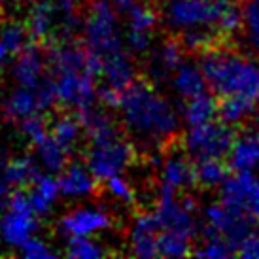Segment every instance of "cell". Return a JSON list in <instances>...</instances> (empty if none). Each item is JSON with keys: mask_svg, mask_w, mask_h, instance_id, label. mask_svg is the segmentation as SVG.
I'll return each mask as SVG.
<instances>
[{"mask_svg": "<svg viewBox=\"0 0 259 259\" xmlns=\"http://www.w3.org/2000/svg\"><path fill=\"white\" fill-rule=\"evenodd\" d=\"M4 2H6V0H0V8L4 6Z\"/></svg>", "mask_w": 259, "mask_h": 259, "instance_id": "39", "label": "cell"}, {"mask_svg": "<svg viewBox=\"0 0 259 259\" xmlns=\"http://www.w3.org/2000/svg\"><path fill=\"white\" fill-rule=\"evenodd\" d=\"M12 57H15V55L10 51V48H8L6 44L0 40V70H2V68L10 63V59H12Z\"/></svg>", "mask_w": 259, "mask_h": 259, "instance_id": "38", "label": "cell"}, {"mask_svg": "<svg viewBox=\"0 0 259 259\" xmlns=\"http://www.w3.org/2000/svg\"><path fill=\"white\" fill-rule=\"evenodd\" d=\"M242 38L250 51L259 55V0L242 2Z\"/></svg>", "mask_w": 259, "mask_h": 259, "instance_id": "28", "label": "cell"}, {"mask_svg": "<svg viewBox=\"0 0 259 259\" xmlns=\"http://www.w3.org/2000/svg\"><path fill=\"white\" fill-rule=\"evenodd\" d=\"M159 187L172 189L176 193H186L197 187L195 161L187 153H170L159 168Z\"/></svg>", "mask_w": 259, "mask_h": 259, "instance_id": "12", "label": "cell"}, {"mask_svg": "<svg viewBox=\"0 0 259 259\" xmlns=\"http://www.w3.org/2000/svg\"><path fill=\"white\" fill-rule=\"evenodd\" d=\"M161 235V225L153 212L138 214L129 231L131 253L137 257H159L157 242Z\"/></svg>", "mask_w": 259, "mask_h": 259, "instance_id": "13", "label": "cell"}, {"mask_svg": "<svg viewBox=\"0 0 259 259\" xmlns=\"http://www.w3.org/2000/svg\"><path fill=\"white\" fill-rule=\"evenodd\" d=\"M40 163L30 155H21V157L8 159L6 163V178L10 186L14 187H25L32 186L34 180L40 176Z\"/></svg>", "mask_w": 259, "mask_h": 259, "instance_id": "26", "label": "cell"}, {"mask_svg": "<svg viewBox=\"0 0 259 259\" xmlns=\"http://www.w3.org/2000/svg\"><path fill=\"white\" fill-rule=\"evenodd\" d=\"M95 184H97V178L93 176V172L79 163L65 166V170L61 172V178H59L61 195L70 197V199L91 195L95 191Z\"/></svg>", "mask_w": 259, "mask_h": 259, "instance_id": "19", "label": "cell"}, {"mask_svg": "<svg viewBox=\"0 0 259 259\" xmlns=\"http://www.w3.org/2000/svg\"><path fill=\"white\" fill-rule=\"evenodd\" d=\"M235 127L223 123L220 117L212 121L201 123L195 127H186L184 135V151L189 157L197 159L222 157L225 159L235 140Z\"/></svg>", "mask_w": 259, "mask_h": 259, "instance_id": "7", "label": "cell"}, {"mask_svg": "<svg viewBox=\"0 0 259 259\" xmlns=\"http://www.w3.org/2000/svg\"><path fill=\"white\" fill-rule=\"evenodd\" d=\"M186 48L180 38H168L151 53L150 74L153 79H170L174 70L186 59Z\"/></svg>", "mask_w": 259, "mask_h": 259, "instance_id": "17", "label": "cell"}, {"mask_svg": "<svg viewBox=\"0 0 259 259\" xmlns=\"http://www.w3.org/2000/svg\"><path fill=\"white\" fill-rule=\"evenodd\" d=\"M165 2L163 19L170 30L178 34L191 30L212 32L220 38L218 19L222 14V0H165Z\"/></svg>", "mask_w": 259, "mask_h": 259, "instance_id": "4", "label": "cell"}, {"mask_svg": "<svg viewBox=\"0 0 259 259\" xmlns=\"http://www.w3.org/2000/svg\"><path fill=\"white\" fill-rule=\"evenodd\" d=\"M66 255L74 259H97L106 255V250L91 237H72L68 238Z\"/></svg>", "mask_w": 259, "mask_h": 259, "instance_id": "29", "label": "cell"}, {"mask_svg": "<svg viewBox=\"0 0 259 259\" xmlns=\"http://www.w3.org/2000/svg\"><path fill=\"white\" fill-rule=\"evenodd\" d=\"M46 108H44L38 85L36 87L19 85L17 89H14L10 93V97L4 102V114L10 119H17V121H21V119L29 117V115L40 114Z\"/></svg>", "mask_w": 259, "mask_h": 259, "instance_id": "18", "label": "cell"}, {"mask_svg": "<svg viewBox=\"0 0 259 259\" xmlns=\"http://www.w3.org/2000/svg\"><path fill=\"white\" fill-rule=\"evenodd\" d=\"M19 250H21V255L25 259H51L57 255L50 246L46 244V242H42V240L36 237L29 238Z\"/></svg>", "mask_w": 259, "mask_h": 259, "instance_id": "34", "label": "cell"}, {"mask_svg": "<svg viewBox=\"0 0 259 259\" xmlns=\"http://www.w3.org/2000/svg\"><path fill=\"white\" fill-rule=\"evenodd\" d=\"M195 174H197V186L199 187L218 189L231 174V166L222 157L197 159L195 161Z\"/></svg>", "mask_w": 259, "mask_h": 259, "instance_id": "24", "label": "cell"}, {"mask_svg": "<svg viewBox=\"0 0 259 259\" xmlns=\"http://www.w3.org/2000/svg\"><path fill=\"white\" fill-rule=\"evenodd\" d=\"M222 2H225V0H222Z\"/></svg>", "mask_w": 259, "mask_h": 259, "instance_id": "40", "label": "cell"}, {"mask_svg": "<svg viewBox=\"0 0 259 259\" xmlns=\"http://www.w3.org/2000/svg\"><path fill=\"white\" fill-rule=\"evenodd\" d=\"M29 2H30V0H29Z\"/></svg>", "mask_w": 259, "mask_h": 259, "instance_id": "41", "label": "cell"}, {"mask_svg": "<svg viewBox=\"0 0 259 259\" xmlns=\"http://www.w3.org/2000/svg\"><path fill=\"white\" fill-rule=\"evenodd\" d=\"M237 255L244 259H259V233L253 231L252 235L242 240V244L238 246Z\"/></svg>", "mask_w": 259, "mask_h": 259, "instance_id": "35", "label": "cell"}, {"mask_svg": "<svg viewBox=\"0 0 259 259\" xmlns=\"http://www.w3.org/2000/svg\"><path fill=\"white\" fill-rule=\"evenodd\" d=\"M117 110L131 135L146 144H165L180 133V112L146 79L123 89Z\"/></svg>", "mask_w": 259, "mask_h": 259, "instance_id": "1", "label": "cell"}, {"mask_svg": "<svg viewBox=\"0 0 259 259\" xmlns=\"http://www.w3.org/2000/svg\"><path fill=\"white\" fill-rule=\"evenodd\" d=\"M21 131H23V135L30 140L32 146L36 144L38 140H42V138L50 133L48 127H46V121L40 117V114L29 115V117L21 119Z\"/></svg>", "mask_w": 259, "mask_h": 259, "instance_id": "33", "label": "cell"}, {"mask_svg": "<svg viewBox=\"0 0 259 259\" xmlns=\"http://www.w3.org/2000/svg\"><path fill=\"white\" fill-rule=\"evenodd\" d=\"M255 222L237 210L229 208L222 201L212 202L202 210L201 238H220L223 242L238 250L248 235L253 233Z\"/></svg>", "mask_w": 259, "mask_h": 259, "instance_id": "6", "label": "cell"}, {"mask_svg": "<svg viewBox=\"0 0 259 259\" xmlns=\"http://www.w3.org/2000/svg\"><path fill=\"white\" fill-rule=\"evenodd\" d=\"M36 216L38 214L30 204L29 193L23 189H15L14 193L10 195L6 210L0 218V238L8 246L21 248L36 233Z\"/></svg>", "mask_w": 259, "mask_h": 259, "instance_id": "8", "label": "cell"}, {"mask_svg": "<svg viewBox=\"0 0 259 259\" xmlns=\"http://www.w3.org/2000/svg\"><path fill=\"white\" fill-rule=\"evenodd\" d=\"M117 15L119 14L110 4V0H93L83 23L87 51L93 53L101 63L127 50L125 38L119 34Z\"/></svg>", "mask_w": 259, "mask_h": 259, "instance_id": "3", "label": "cell"}, {"mask_svg": "<svg viewBox=\"0 0 259 259\" xmlns=\"http://www.w3.org/2000/svg\"><path fill=\"white\" fill-rule=\"evenodd\" d=\"M27 193H29L30 204H32L34 212L38 216H46V214H50L51 206L59 199L61 186H59L57 178L51 176V172L40 174L34 180V184L30 186V191H27Z\"/></svg>", "mask_w": 259, "mask_h": 259, "instance_id": "22", "label": "cell"}, {"mask_svg": "<svg viewBox=\"0 0 259 259\" xmlns=\"http://www.w3.org/2000/svg\"><path fill=\"white\" fill-rule=\"evenodd\" d=\"M89 140L91 142L85 163L97 180H108L112 176L123 174L125 168L135 161V148L119 135V131L93 137Z\"/></svg>", "mask_w": 259, "mask_h": 259, "instance_id": "5", "label": "cell"}, {"mask_svg": "<svg viewBox=\"0 0 259 259\" xmlns=\"http://www.w3.org/2000/svg\"><path fill=\"white\" fill-rule=\"evenodd\" d=\"M104 186H106V191L114 197L115 201L123 202V204H127V206L135 204V201H137V199H135V189H133V186L123 178L121 174L104 180Z\"/></svg>", "mask_w": 259, "mask_h": 259, "instance_id": "32", "label": "cell"}, {"mask_svg": "<svg viewBox=\"0 0 259 259\" xmlns=\"http://www.w3.org/2000/svg\"><path fill=\"white\" fill-rule=\"evenodd\" d=\"M112 227V216L104 208L81 206L63 216L57 223L61 235L72 237H93L95 233H101Z\"/></svg>", "mask_w": 259, "mask_h": 259, "instance_id": "11", "label": "cell"}, {"mask_svg": "<svg viewBox=\"0 0 259 259\" xmlns=\"http://www.w3.org/2000/svg\"><path fill=\"white\" fill-rule=\"evenodd\" d=\"M231 170L237 172H257L259 170V133H240L235 137L227 153Z\"/></svg>", "mask_w": 259, "mask_h": 259, "instance_id": "14", "label": "cell"}, {"mask_svg": "<svg viewBox=\"0 0 259 259\" xmlns=\"http://www.w3.org/2000/svg\"><path fill=\"white\" fill-rule=\"evenodd\" d=\"M57 23L61 25L53 0H40L30 10L29 34L36 42H48L53 36V30L57 27Z\"/></svg>", "mask_w": 259, "mask_h": 259, "instance_id": "21", "label": "cell"}, {"mask_svg": "<svg viewBox=\"0 0 259 259\" xmlns=\"http://www.w3.org/2000/svg\"><path fill=\"white\" fill-rule=\"evenodd\" d=\"M255 102L242 97H222L218 101V117L231 127L242 125L246 119L253 117Z\"/></svg>", "mask_w": 259, "mask_h": 259, "instance_id": "25", "label": "cell"}, {"mask_svg": "<svg viewBox=\"0 0 259 259\" xmlns=\"http://www.w3.org/2000/svg\"><path fill=\"white\" fill-rule=\"evenodd\" d=\"M168 81H170L172 91L180 97L182 101H187L191 97H197V95L208 91V83H206L201 63L187 61V59L182 61V65L174 70Z\"/></svg>", "mask_w": 259, "mask_h": 259, "instance_id": "16", "label": "cell"}, {"mask_svg": "<svg viewBox=\"0 0 259 259\" xmlns=\"http://www.w3.org/2000/svg\"><path fill=\"white\" fill-rule=\"evenodd\" d=\"M180 115L186 127H195V125L218 119L216 95L212 91H204V93L197 95V97H191V99L184 101Z\"/></svg>", "mask_w": 259, "mask_h": 259, "instance_id": "20", "label": "cell"}, {"mask_svg": "<svg viewBox=\"0 0 259 259\" xmlns=\"http://www.w3.org/2000/svg\"><path fill=\"white\" fill-rule=\"evenodd\" d=\"M220 201L229 208L237 210L250 220L259 222V174L257 172H233L218 187Z\"/></svg>", "mask_w": 259, "mask_h": 259, "instance_id": "9", "label": "cell"}, {"mask_svg": "<svg viewBox=\"0 0 259 259\" xmlns=\"http://www.w3.org/2000/svg\"><path fill=\"white\" fill-rule=\"evenodd\" d=\"M157 21V12L146 2H137L131 8V12L127 14V34H125V46L131 53L142 55L150 51Z\"/></svg>", "mask_w": 259, "mask_h": 259, "instance_id": "10", "label": "cell"}, {"mask_svg": "<svg viewBox=\"0 0 259 259\" xmlns=\"http://www.w3.org/2000/svg\"><path fill=\"white\" fill-rule=\"evenodd\" d=\"M29 36V29L23 27L21 23H10V25L2 27V30H0V40L6 44L14 55H17L27 46Z\"/></svg>", "mask_w": 259, "mask_h": 259, "instance_id": "31", "label": "cell"}, {"mask_svg": "<svg viewBox=\"0 0 259 259\" xmlns=\"http://www.w3.org/2000/svg\"><path fill=\"white\" fill-rule=\"evenodd\" d=\"M201 66L208 91L222 97L259 101V57L225 46H212L201 53Z\"/></svg>", "mask_w": 259, "mask_h": 259, "instance_id": "2", "label": "cell"}, {"mask_svg": "<svg viewBox=\"0 0 259 259\" xmlns=\"http://www.w3.org/2000/svg\"><path fill=\"white\" fill-rule=\"evenodd\" d=\"M83 131L85 129H83L81 119H78V117H74L70 114H63L59 115V117H55V121L51 123L50 133L65 150L70 151L79 142Z\"/></svg>", "mask_w": 259, "mask_h": 259, "instance_id": "27", "label": "cell"}, {"mask_svg": "<svg viewBox=\"0 0 259 259\" xmlns=\"http://www.w3.org/2000/svg\"><path fill=\"white\" fill-rule=\"evenodd\" d=\"M193 255L210 259H225L231 257V255H237V252H235L233 246H229L220 238H201V244L193 248Z\"/></svg>", "mask_w": 259, "mask_h": 259, "instance_id": "30", "label": "cell"}, {"mask_svg": "<svg viewBox=\"0 0 259 259\" xmlns=\"http://www.w3.org/2000/svg\"><path fill=\"white\" fill-rule=\"evenodd\" d=\"M14 78L17 79L19 85L25 87H36L40 85L46 76V59H44L42 50L34 44H27L15 59L14 65Z\"/></svg>", "mask_w": 259, "mask_h": 259, "instance_id": "15", "label": "cell"}, {"mask_svg": "<svg viewBox=\"0 0 259 259\" xmlns=\"http://www.w3.org/2000/svg\"><path fill=\"white\" fill-rule=\"evenodd\" d=\"M140 0H110V4L114 6V10L119 15H127L131 12V8L135 6Z\"/></svg>", "mask_w": 259, "mask_h": 259, "instance_id": "37", "label": "cell"}, {"mask_svg": "<svg viewBox=\"0 0 259 259\" xmlns=\"http://www.w3.org/2000/svg\"><path fill=\"white\" fill-rule=\"evenodd\" d=\"M34 150H36L38 163L48 172L55 174L65 170L66 161H68V150H65L63 146L59 144L51 133H48L42 140H38L36 144H34Z\"/></svg>", "mask_w": 259, "mask_h": 259, "instance_id": "23", "label": "cell"}, {"mask_svg": "<svg viewBox=\"0 0 259 259\" xmlns=\"http://www.w3.org/2000/svg\"><path fill=\"white\" fill-rule=\"evenodd\" d=\"M6 163H8V159L4 157L2 151H0V197L6 195L8 191H10V187H12L6 178Z\"/></svg>", "mask_w": 259, "mask_h": 259, "instance_id": "36", "label": "cell"}]
</instances>
